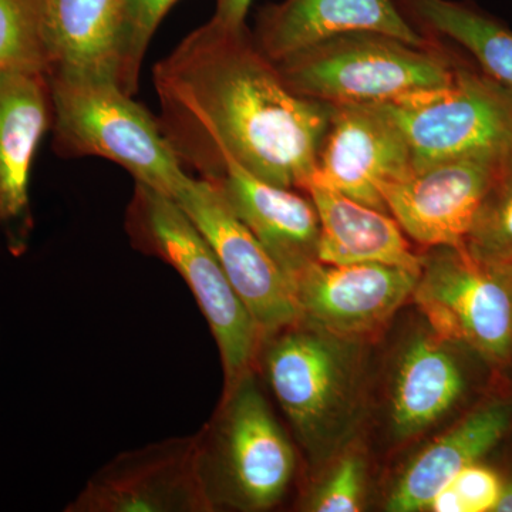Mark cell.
<instances>
[{"mask_svg": "<svg viewBox=\"0 0 512 512\" xmlns=\"http://www.w3.org/2000/svg\"><path fill=\"white\" fill-rule=\"evenodd\" d=\"M153 82L184 168L212 181L234 164L278 187L311 184L333 106L293 93L247 26L208 20L154 66Z\"/></svg>", "mask_w": 512, "mask_h": 512, "instance_id": "cell-1", "label": "cell"}, {"mask_svg": "<svg viewBox=\"0 0 512 512\" xmlns=\"http://www.w3.org/2000/svg\"><path fill=\"white\" fill-rule=\"evenodd\" d=\"M362 348L363 342L301 320L262 342L266 380L313 461L338 456L359 427L365 409Z\"/></svg>", "mask_w": 512, "mask_h": 512, "instance_id": "cell-2", "label": "cell"}, {"mask_svg": "<svg viewBox=\"0 0 512 512\" xmlns=\"http://www.w3.org/2000/svg\"><path fill=\"white\" fill-rule=\"evenodd\" d=\"M126 231L137 251L177 271L217 342L225 386L254 370L264 336L239 298L214 249L174 198L146 184H134L126 211Z\"/></svg>", "mask_w": 512, "mask_h": 512, "instance_id": "cell-3", "label": "cell"}, {"mask_svg": "<svg viewBox=\"0 0 512 512\" xmlns=\"http://www.w3.org/2000/svg\"><path fill=\"white\" fill-rule=\"evenodd\" d=\"M53 150L63 158L100 157L175 198L187 178L156 116L114 80L49 74Z\"/></svg>", "mask_w": 512, "mask_h": 512, "instance_id": "cell-4", "label": "cell"}, {"mask_svg": "<svg viewBox=\"0 0 512 512\" xmlns=\"http://www.w3.org/2000/svg\"><path fill=\"white\" fill-rule=\"evenodd\" d=\"M195 439L202 490L212 511H264L284 498L295 474V451L254 370L225 386L220 409Z\"/></svg>", "mask_w": 512, "mask_h": 512, "instance_id": "cell-5", "label": "cell"}, {"mask_svg": "<svg viewBox=\"0 0 512 512\" xmlns=\"http://www.w3.org/2000/svg\"><path fill=\"white\" fill-rule=\"evenodd\" d=\"M298 96L342 104H387L453 83L457 67L446 57L372 32L323 40L275 63Z\"/></svg>", "mask_w": 512, "mask_h": 512, "instance_id": "cell-6", "label": "cell"}, {"mask_svg": "<svg viewBox=\"0 0 512 512\" xmlns=\"http://www.w3.org/2000/svg\"><path fill=\"white\" fill-rule=\"evenodd\" d=\"M412 298L440 338L495 365L511 359L512 284L501 269L464 248L434 247L423 255Z\"/></svg>", "mask_w": 512, "mask_h": 512, "instance_id": "cell-7", "label": "cell"}, {"mask_svg": "<svg viewBox=\"0 0 512 512\" xmlns=\"http://www.w3.org/2000/svg\"><path fill=\"white\" fill-rule=\"evenodd\" d=\"M383 106L406 137L413 170L512 148V93L487 74L457 69L450 86Z\"/></svg>", "mask_w": 512, "mask_h": 512, "instance_id": "cell-8", "label": "cell"}, {"mask_svg": "<svg viewBox=\"0 0 512 512\" xmlns=\"http://www.w3.org/2000/svg\"><path fill=\"white\" fill-rule=\"evenodd\" d=\"M174 200L214 249L264 339L299 322L298 306L281 266L239 220L214 184L190 175Z\"/></svg>", "mask_w": 512, "mask_h": 512, "instance_id": "cell-9", "label": "cell"}, {"mask_svg": "<svg viewBox=\"0 0 512 512\" xmlns=\"http://www.w3.org/2000/svg\"><path fill=\"white\" fill-rule=\"evenodd\" d=\"M66 512H210L195 436L124 451L87 481Z\"/></svg>", "mask_w": 512, "mask_h": 512, "instance_id": "cell-10", "label": "cell"}, {"mask_svg": "<svg viewBox=\"0 0 512 512\" xmlns=\"http://www.w3.org/2000/svg\"><path fill=\"white\" fill-rule=\"evenodd\" d=\"M420 272L383 264L315 261L289 276L301 322L365 342L412 298Z\"/></svg>", "mask_w": 512, "mask_h": 512, "instance_id": "cell-11", "label": "cell"}, {"mask_svg": "<svg viewBox=\"0 0 512 512\" xmlns=\"http://www.w3.org/2000/svg\"><path fill=\"white\" fill-rule=\"evenodd\" d=\"M412 170L406 137L383 104H342L333 106L311 184L389 212L384 191Z\"/></svg>", "mask_w": 512, "mask_h": 512, "instance_id": "cell-12", "label": "cell"}, {"mask_svg": "<svg viewBox=\"0 0 512 512\" xmlns=\"http://www.w3.org/2000/svg\"><path fill=\"white\" fill-rule=\"evenodd\" d=\"M505 153L453 158L412 170L384 191L387 211L417 244L463 248Z\"/></svg>", "mask_w": 512, "mask_h": 512, "instance_id": "cell-13", "label": "cell"}, {"mask_svg": "<svg viewBox=\"0 0 512 512\" xmlns=\"http://www.w3.org/2000/svg\"><path fill=\"white\" fill-rule=\"evenodd\" d=\"M49 128V73L0 69V228L15 256L25 254L32 235L30 174Z\"/></svg>", "mask_w": 512, "mask_h": 512, "instance_id": "cell-14", "label": "cell"}, {"mask_svg": "<svg viewBox=\"0 0 512 512\" xmlns=\"http://www.w3.org/2000/svg\"><path fill=\"white\" fill-rule=\"evenodd\" d=\"M355 32L429 45L396 0H282L259 12L254 39L262 53L278 63L323 40Z\"/></svg>", "mask_w": 512, "mask_h": 512, "instance_id": "cell-15", "label": "cell"}, {"mask_svg": "<svg viewBox=\"0 0 512 512\" xmlns=\"http://www.w3.org/2000/svg\"><path fill=\"white\" fill-rule=\"evenodd\" d=\"M210 183L281 266L286 278L318 261L319 215L311 198L266 183L234 164Z\"/></svg>", "mask_w": 512, "mask_h": 512, "instance_id": "cell-16", "label": "cell"}, {"mask_svg": "<svg viewBox=\"0 0 512 512\" xmlns=\"http://www.w3.org/2000/svg\"><path fill=\"white\" fill-rule=\"evenodd\" d=\"M447 342L431 330L407 340L390 384L389 421L394 439H413L447 416L463 397L466 375Z\"/></svg>", "mask_w": 512, "mask_h": 512, "instance_id": "cell-17", "label": "cell"}, {"mask_svg": "<svg viewBox=\"0 0 512 512\" xmlns=\"http://www.w3.org/2000/svg\"><path fill=\"white\" fill-rule=\"evenodd\" d=\"M124 3L126 0H42L49 74L119 83Z\"/></svg>", "mask_w": 512, "mask_h": 512, "instance_id": "cell-18", "label": "cell"}, {"mask_svg": "<svg viewBox=\"0 0 512 512\" xmlns=\"http://www.w3.org/2000/svg\"><path fill=\"white\" fill-rule=\"evenodd\" d=\"M511 424L512 403L493 400L478 407L410 461L390 491L386 510H426L434 495L458 473L478 463L504 439Z\"/></svg>", "mask_w": 512, "mask_h": 512, "instance_id": "cell-19", "label": "cell"}, {"mask_svg": "<svg viewBox=\"0 0 512 512\" xmlns=\"http://www.w3.org/2000/svg\"><path fill=\"white\" fill-rule=\"evenodd\" d=\"M319 215L318 261L332 265L383 264L420 272L417 255L389 212L311 184L306 188Z\"/></svg>", "mask_w": 512, "mask_h": 512, "instance_id": "cell-20", "label": "cell"}, {"mask_svg": "<svg viewBox=\"0 0 512 512\" xmlns=\"http://www.w3.org/2000/svg\"><path fill=\"white\" fill-rule=\"evenodd\" d=\"M424 26L463 46L484 74L512 93V32L457 0H396Z\"/></svg>", "mask_w": 512, "mask_h": 512, "instance_id": "cell-21", "label": "cell"}, {"mask_svg": "<svg viewBox=\"0 0 512 512\" xmlns=\"http://www.w3.org/2000/svg\"><path fill=\"white\" fill-rule=\"evenodd\" d=\"M463 248L491 268L512 264V148L498 164Z\"/></svg>", "mask_w": 512, "mask_h": 512, "instance_id": "cell-22", "label": "cell"}, {"mask_svg": "<svg viewBox=\"0 0 512 512\" xmlns=\"http://www.w3.org/2000/svg\"><path fill=\"white\" fill-rule=\"evenodd\" d=\"M0 69L49 73L42 0H0Z\"/></svg>", "mask_w": 512, "mask_h": 512, "instance_id": "cell-23", "label": "cell"}, {"mask_svg": "<svg viewBox=\"0 0 512 512\" xmlns=\"http://www.w3.org/2000/svg\"><path fill=\"white\" fill-rule=\"evenodd\" d=\"M178 0H126L120 40L121 89L130 96L138 92L141 66L154 33Z\"/></svg>", "mask_w": 512, "mask_h": 512, "instance_id": "cell-24", "label": "cell"}, {"mask_svg": "<svg viewBox=\"0 0 512 512\" xmlns=\"http://www.w3.org/2000/svg\"><path fill=\"white\" fill-rule=\"evenodd\" d=\"M328 476L309 498L315 512H357L363 510L366 490V461L356 451L338 454Z\"/></svg>", "mask_w": 512, "mask_h": 512, "instance_id": "cell-25", "label": "cell"}, {"mask_svg": "<svg viewBox=\"0 0 512 512\" xmlns=\"http://www.w3.org/2000/svg\"><path fill=\"white\" fill-rule=\"evenodd\" d=\"M503 485L494 470L474 463L458 473L448 487L456 495L461 512H488L497 507Z\"/></svg>", "mask_w": 512, "mask_h": 512, "instance_id": "cell-26", "label": "cell"}, {"mask_svg": "<svg viewBox=\"0 0 512 512\" xmlns=\"http://www.w3.org/2000/svg\"><path fill=\"white\" fill-rule=\"evenodd\" d=\"M252 3L254 0H215V12L211 19L227 28H244Z\"/></svg>", "mask_w": 512, "mask_h": 512, "instance_id": "cell-27", "label": "cell"}, {"mask_svg": "<svg viewBox=\"0 0 512 512\" xmlns=\"http://www.w3.org/2000/svg\"><path fill=\"white\" fill-rule=\"evenodd\" d=\"M495 512H512V480L507 481L503 485V493H501L500 500H498Z\"/></svg>", "mask_w": 512, "mask_h": 512, "instance_id": "cell-28", "label": "cell"}, {"mask_svg": "<svg viewBox=\"0 0 512 512\" xmlns=\"http://www.w3.org/2000/svg\"><path fill=\"white\" fill-rule=\"evenodd\" d=\"M498 269H501V271H503V274L505 276H507L508 281H510L512 284V264L508 265V266H504V268H498Z\"/></svg>", "mask_w": 512, "mask_h": 512, "instance_id": "cell-29", "label": "cell"}]
</instances>
